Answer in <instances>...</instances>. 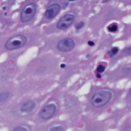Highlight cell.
I'll return each instance as SVG.
<instances>
[{"instance_id": "1", "label": "cell", "mask_w": 131, "mask_h": 131, "mask_svg": "<svg viewBox=\"0 0 131 131\" xmlns=\"http://www.w3.org/2000/svg\"><path fill=\"white\" fill-rule=\"evenodd\" d=\"M113 94L108 90H101L98 91L93 96L91 103L95 107H102L111 100Z\"/></svg>"}, {"instance_id": "2", "label": "cell", "mask_w": 131, "mask_h": 131, "mask_svg": "<svg viewBox=\"0 0 131 131\" xmlns=\"http://www.w3.org/2000/svg\"><path fill=\"white\" fill-rule=\"evenodd\" d=\"M27 39L25 36L22 34L16 35L8 39L5 44L7 50H12L22 48L25 45Z\"/></svg>"}, {"instance_id": "3", "label": "cell", "mask_w": 131, "mask_h": 131, "mask_svg": "<svg viewBox=\"0 0 131 131\" xmlns=\"http://www.w3.org/2000/svg\"><path fill=\"white\" fill-rule=\"evenodd\" d=\"M36 6L35 4L32 3L27 5L24 8L20 14V20L23 23L29 22L35 13Z\"/></svg>"}, {"instance_id": "4", "label": "cell", "mask_w": 131, "mask_h": 131, "mask_svg": "<svg viewBox=\"0 0 131 131\" xmlns=\"http://www.w3.org/2000/svg\"><path fill=\"white\" fill-rule=\"evenodd\" d=\"M75 43L71 38H66L60 40L57 44V48L62 52H68L74 48Z\"/></svg>"}, {"instance_id": "5", "label": "cell", "mask_w": 131, "mask_h": 131, "mask_svg": "<svg viewBox=\"0 0 131 131\" xmlns=\"http://www.w3.org/2000/svg\"><path fill=\"white\" fill-rule=\"evenodd\" d=\"M75 16L72 14L68 13L64 15L57 24V27L60 30H66L68 29L74 22Z\"/></svg>"}, {"instance_id": "6", "label": "cell", "mask_w": 131, "mask_h": 131, "mask_svg": "<svg viewBox=\"0 0 131 131\" xmlns=\"http://www.w3.org/2000/svg\"><path fill=\"white\" fill-rule=\"evenodd\" d=\"M56 111V106L54 104H49L45 105L40 110L39 114V117L43 119H48L52 117Z\"/></svg>"}, {"instance_id": "7", "label": "cell", "mask_w": 131, "mask_h": 131, "mask_svg": "<svg viewBox=\"0 0 131 131\" xmlns=\"http://www.w3.org/2000/svg\"><path fill=\"white\" fill-rule=\"evenodd\" d=\"M60 10V6L59 4L55 3L49 6L45 12V17L48 20L54 18L58 14Z\"/></svg>"}, {"instance_id": "8", "label": "cell", "mask_w": 131, "mask_h": 131, "mask_svg": "<svg viewBox=\"0 0 131 131\" xmlns=\"http://www.w3.org/2000/svg\"><path fill=\"white\" fill-rule=\"evenodd\" d=\"M36 106V104L32 101H28L24 103L21 107L20 111L25 113H30L33 110Z\"/></svg>"}, {"instance_id": "9", "label": "cell", "mask_w": 131, "mask_h": 131, "mask_svg": "<svg viewBox=\"0 0 131 131\" xmlns=\"http://www.w3.org/2000/svg\"><path fill=\"white\" fill-rule=\"evenodd\" d=\"M9 94L8 92H3L0 94V102L5 101L9 97Z\"/></svg>"}, {"instance_id": "10", "label": "cell", "mask_w": 131, "mask_h": 131, "mask_svg": "<svg viewBox=\"0 0 131 131\" xmlns=\"http://www.w3.org/2000/svg\"><path fill=\"white\" fill-rule=\"evenodd\" d=\"M118 29V25L116 24H113L108 27V30L110 32H115Z\"/></svg>"}, {"instance_id": "11", "label": "cell", "mask_w": 131, "mask_h": 131, "mask_svg": "<svg viewBox=\"0 0 131 131\" xmlns=\"http://www.w3.org/2000/svg\"><path fill=\"white\" fill-rule=\"evenodd\" d=\"M118 51L119 49L117 47H113L108 52V53L111 57H113L117 54Z\"/></svg>"}, {"instance_id": "12", "label": "cell", "mask_w": 131, "mask_h": 131, "mask_svg": "<svg viewBox=\"0 0 131 131\" xmlns=\"http://www.w3.org/2000/svg\"><path fill=\"white\" fill-rule=\"evenodd\" d=\"M85 25V23L83 21H80L79 23H77L76 25H75V28L76 30H80L81 29V28H83L84 27Z\"/></svg>"}, {"instance_id": "13", "label": "cell", "mask_w": 131, "mask_h": 131, "mask_svg": "<svg viewBox=\"0 0 131 131\" xmlns=\"http://www.w3.org/2000/svg\"><path fill=\"white\" fill-rule=\"evenodd\" d=\"M105 67L104 66L100 65L98 66L97 67L96 70L98 73H103L105 71Z\"/></svg>"}, {"instance_id": "14", "label": "cell", "mask_w": 131, "mask_h": 131, "mask_svg": "<svg viewBox=\"0 0 131 131\" xmlns=\"http://www.w3.org/2000/svg\"><path fill=\"white\" fill-rule=\"evenodd\" d=\"M124 52L127 54L131 55V46L125 48L124 50Z\"/></svg>"}, {"instance_id": "15", "label": "cell", "mask_w": 131, "mask_h": 131, "mask_svg": "<svg viewBox=\"0 0 131 131\" xmlns=\"http://www.w3.org/2000/svg\"><path fill=\"white\" fill-rule=\"evenodd\" d=\"M64 129L61 126H56L54 127V128H52L50 129L51 131H63Z\"/></svg>"}, {"instance_id": "16", "label": "cell", "mask_w": 131, "mask_h": 131, "mask_svg": "<svg viewBox=\"0 0 131 131\" xmlns=\"http://www.w3.org/2000/svg\"><path fill=\"white\" fill-rule=\"evenodd\" d=\"M26 131L27 130L26 129H25V128H22V127H21V128H20V127H18V128H15L14 131Z\"/></svg>"}, {"instance_id": "17", "label": "cell", "mask_w": 131, "mask_h": 131, "mask_svg": "<svg viewBox=\"0 0 131 131\" xmlns=\"http://www.w3.org/2000/svg\"><path fill=\"white\" fill-rule=\"evenodd\" d=\"M88 44L91 47L94 46V45H95V43H94V42H93V41H91V40H89V42H88Z\"/></svg>"}, {"instance_id": "18", "label": "cell", "mask_w": 131, "mask_h": 131, "mask_svg": "<svg viewBox=\"0 0 131 131\" xmlns=\"http://www.w3.org/2000/svg\"><path fill=\"white\" fill-rule=\"evenodd\" d=\"M96 76L97 78H98V79H101V76L100 75V74H99V73H98L97 74H96Z\"/></svg>"}, {"instance_id": "19", "label": "cell", "mask_w": 131, "mask_h": 131, "mask_svg": "<svg viewBox=\"0 0 131 131\" xmlns=\"http://www.w3.org/2000/svg\"><path fill=\"white\" fill-rule=\"evenodd\" d=\"M66 67V65L65 64H61V65H60V67L61 68H65Z\"/></svg>"}, {"instance_id": "20", "label": "cell", "mask_w": 131, "mask_h": 131, "mask_svg": "<svg viewBox=\"0 0 131 131\" xmlns=\"http://www.w3.org/2000/svg\"><path fill=\"white\" fill-rule=\"evenodd\" d=\"M76 0H69V1H75Z\"/></svg>"}, {"instance_id": "21", "label": "cell", "mask_w": 131, "mask_h": 131, "mask_svg": "<svg viewBox=\"0 0 131 131\" xmlns=\"http://www.w3.org/2000/svg\"><path fill=\"white\" fill-rule=\"evenodd\" d=\"M130 94H131V91H130Z\"/></svg>"}]
</instances>
